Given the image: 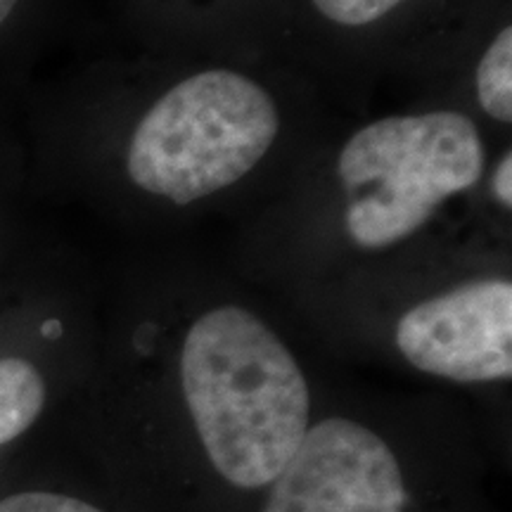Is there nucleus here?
Returning a JSON list of instances; mask_svg holds the SVG:
<instances>
[{
	"label": "nucleus",
	"mask_w": 512,
	"mask_h": 512,
	"mask_svg": "<svg viewBox=\"0 0 512 512\" xmlns=\"http://www.w3.org/2000/svg\"><path fill=\"white\" fill-rule=\"evenodd\" d=\"M181 384L211 465L230 484H271L309 430L302 368L252 311L221 306L192 323Z\"/></svg>",
	"instance_id": "nucleus-1"
},
{
	"label": "nucleus",
	"mask_w": 512,
	"mask_h": 512,
	"mask_svg": "<svg viewBox=\"0 0 512 512\" xmlns=\"http://www.w3.org/2000/svg\"><path fill=\"white\" fill-rule=\"evenodd\" d=\"M278 133V107L261 83L233 69H207L147 110L126 169L140 190L183 207L242 181Z\"/></svg>",
	"instance_id": "nucleus-2"
},
{
	"label": "nucleus",
	"mask_w": 512,
	"mask_h": 512,
	"mask_svg": "<svg viewBox=\"0 0 512 512\" xmlns=\"http://www.w3.org/2000/svg\"><path fill=\"white\" fill-rule=\"evenodd\" d=\"M484 162L482 133L460 112L401 114L363 126L337 159L351 242L387 249L411 238L446 197L475 188Z\"/></svg>",
	"instance_id": "nucleus-3"
},
{
	"label": "nucleus",
	"mask_w": 512,
	"mask_h": 512,
	"mask_svg": "<svg viewBox=\"0 0 512 512\" xmlns=\"http://www.w3.org/2000/svg\"><path fill=\"white\" fill-rule=\"evenodd\" d=\"M271 484L264 512H403L408 501L392 448L347 418L309 427Z\"/></svg>",
	"instance_id": "nucleus-4"
},
{
	"label": "nucleus",
	"mask_w": 512,
	"mask_h": 512,
	"mask_svg": "<svg viewBox=\"0 0 512 512\" xmlns=\"http://www.w3.org/2000/svg\"><path fill=\"white\" fill-rule=\"evenodd\" d=\"M396 347L422 373L456 382L512 375V283L472 280L406 311Z\"/></svg>",
	"instance_id": "nucleus-5"
},
{
	"label": "nucleus",
	"mask_w": 512,
	"mask_h": 512,
	"mask_svg": "<svg viewBox=\"0 0 512 512\" xmlns=\"http://www.w3.org/2000/svg\"><path fill=\"white\" fill-rule=\"evenodd\" d=\"M46 406V382L29 361L0 358V446L34 425Z\"/></svg>",
	"instance_id": "nucleus-6"
},
{
	"label": "nucleus",
	"mask_w": 512,
	"mask_h": 512,
	"mask_svg": "<svg viewBox=\"0 0 512 512\" xmlns=\"http://www.w3.org/2000/svg\"><path fill=\"white\" fill-rule=\"evenodd\" d=\"M477 98L491 119L512 121V29L498 31L477 69Z\"/></svg>",
	"instance_id": "nucleus-7"
},
{
	"label": "nucleus",
	"mask_w": 512,
	"mask_h": 512,
	"mask_svg": "<svg viewBox=\"0 0 512 512\" xmlns=\"http://www.w3.org/2000/svg\"><path fill=\"white\" fill-rule=\"evenodd\" d=\"M323 17L342 27H366L392 12L403 0H311Z\"/></svg>",
	"instance_id": "nucleus-8"
},
{
	"label": "nucleus",
	"mask_w": 512,
	"mask_h": 512,
	"mask_svg": "<svg viewBox=\"0 0 512 512\" xmlns=\"http://www.w3.org/2000/svg\"><path fill=\"white\" fill-rule=\"evenodd\" d=\"M0 512H102L79 498L50 494V491H24L0 501Z\"/></svg>",
	"instance_id": "nucleus-9"
},
{
	"label": "nucleus",
	"mask_w": 512,
	"mask_h": 512,
	"mask_svg": "<svg viewBox=\"0 0 512 512\" xmlns=\"http://www.w3.org/2000/svg\"><path fill=\"white\" fill-rule=\"evenodd\" d=\"M494 195L498 204H503L505 209L512 207V157L510 152H505L501 164L494 171Z\"/></svg>",
	"instance_id": "nucleus-10"
},
{
	"label": "nucleus",
	"mask_w": 512,
	"mask_h": 512,
	"mask_svg": "<svg viewBox=\"0 0 512 512\" xmlns=\"http://www.w3.org/2000/svg\"><path fill=\"white\" fill-rule=\"evenodd\" d=\"M17 3H19V0H0V24H3L5 19L10 17V12L15 10Z\"/></svg>",
	"instance_id": "nucleus-11"
}]
</instances>
